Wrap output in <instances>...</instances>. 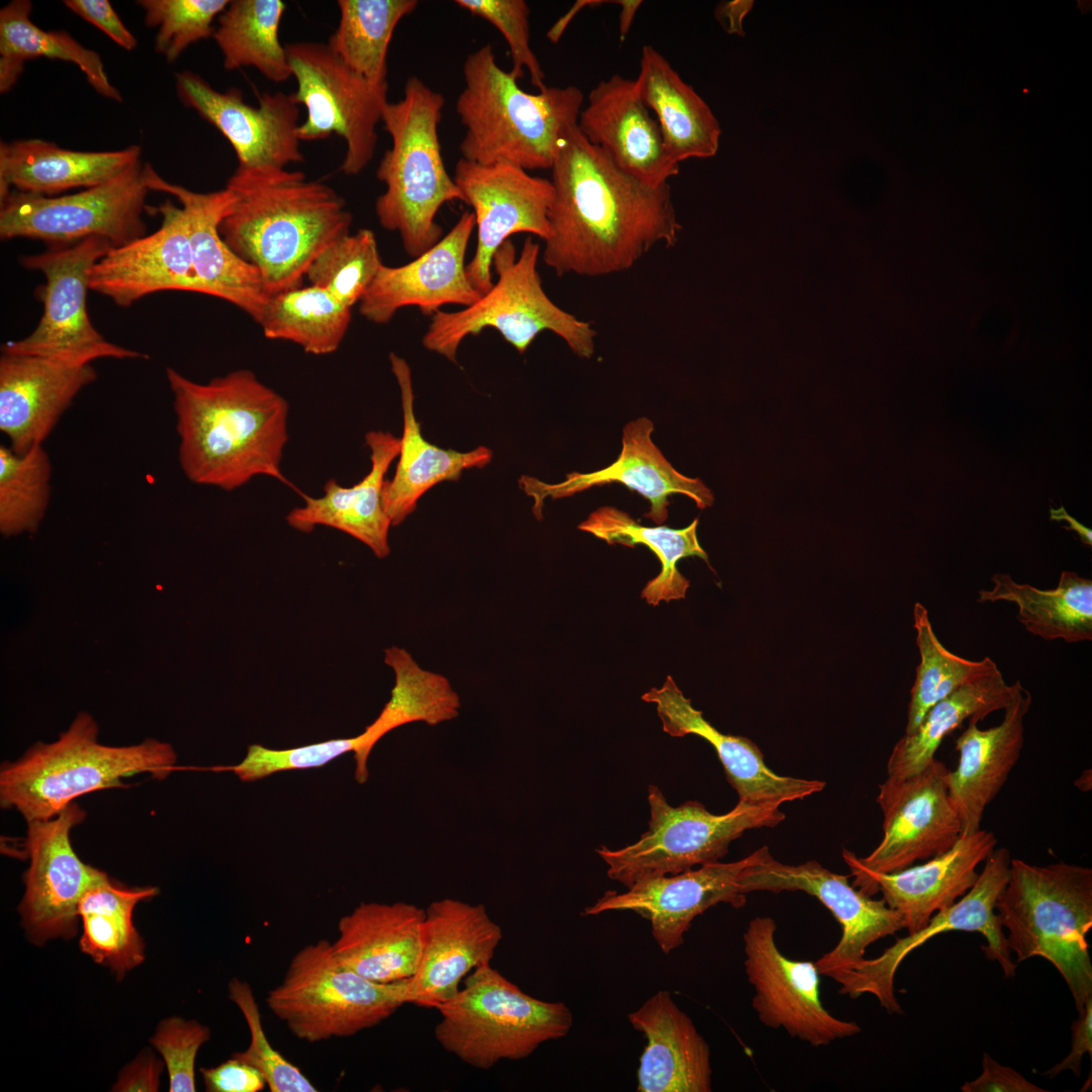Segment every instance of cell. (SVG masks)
Returning <instances> with one entry per match:
<instances>
[{
	"instance_id": "cell-1",
	"label": "cell",
	"mask_w": 1092,
	"mask_h": 1092,
	"mask_svg": "<svg viewBox=\"0 0 1092 1092\" xmlns=\"http://www.w3.org/2000/svg\"><path fill=\"white\" fill-rule=\"evenodd\" d=\"M550 170L554 195L543 260L558 276L624 272L653 248L677 242L681 226L669 184L651 186L627 173L577 124Z\"/></svg>"
},
{
	"instance_id": "cell-2",
	"label": "cell",
	"mask_w": 1092,
	"mask_h": 1092,
	"mask_svg": "<svg viewBox=\"0 0 1092 1092\" xmlns=\"http://www.w3.org/2000/svg\"><path fill=\"white\" fill-rule=\"evenodd\" d=\"M173 395L178 459L187 479L225 491L269 476L304 493L282 472L289 404L249 369L207 383L166 368Z\"/></svg>"
},
{
	"instance_id": "cell-3",
	"label": "cell",
	"mask_w": 1092,
	"mask_h": 1092,
	"mask_svg": "<svg viewBox=\"0 0 1092 1092\" xmlns=\"http://www.w3.org/2000/svg\"><path fill=\"white\" fill-rule=\"evenodd\" d=\"M225 187L234 201L220 235L259 272L270 297L302 286L314 259L350 234L353 216L344 198L301 171L237 167Z\"/></svg>"
},
{
	"instance_id": "cell-4",
	"label": "cell",
	"mask_w": 1092,
	"mask_h": 1092,
	"mask_svg": "<svg viewBox=\"0 0 1092 1092\" xmlns=\"http://www.w3.org/2000/svg\"><path fill=\"white\" fill-rule=\"evenodd\" d=\"M455 110L464 127L461 158L509 163L527 171L551 169L566 132L577 124L583 94L574 85L524 91L503 70L491 43L468 54Z\"/></svg>"
},
{
	"instance_id": "cell-5",
	"label": "cell",
	"mask_w": 1092,
	"mask_h": 1092,
	"mask_svg": "<svg viewBox=\"0 0 1092 1092\" xmlns=\"http://www.w3.org/2000/svg\"><path fill=\"white\" fill-rule=\"evenodd\" d=\"M444 96L419 77L404 83L402 97L388 101L381 122L391 146L376 169L385 186L375 201L380 225L397 233L404 251L416 258L443 238L436 216L462 194L448 173L441 151L439 124Z\"/></svg>"
},
{
	"instance_id": "cell-6",
	"label": "cell",
	"mask_w": 1092,
	"mask_h": 1092,
	"mask_svg": "<svg viewBox=\"0 0 1092 1092\" xmlns=\"http://www.w3.org/2000/svg\"><path fill=\"white\" fill-rule=\"evenodd\" d=\"M98 728L80 713L53 743H37L0 769V803L18 811L26 822L48 820L83 795L123 788L124 778L149 774L165 779L176 767L171 745L146 739L130 746L98 743Z\"/></svg>"
},
{
	"instance_id": "cell-7",
	"label": "cell",
	"mask_w": 1092,
	"mask_h": 1092,
	"mask_svg": "<svg viewBox=\"0 0 1092 1092\" xmlns=\"http://www.w3.org/2000/svg\"><path fill=\"white\" fill-rule=\"evenodd\" d=\"M995 910L1018 962L1049 961L1083 1011L1092 998V963L1086 939L1092 927V870L1059 861L1034 866L1011 859L1009 880Z\"/></svg>"
},
{
	"instance_id": "cell-8",
	"label": "cell",
	"mask_w": 1092,
	"mask_h": 1092,
	"mask_svg": "<svg viewBox=\"0 0 1092 1092\" xmlns=\"http://www.w3.org/2000/svg\"><path fill=\"white\" fill-rule=\"evenodd\" d=\"M540 246L528 237L517 256L515 245L506 241L492 259L497 276L488 292L457 311H438L423 336V346L455 363L462 342L491 328L524 354L536 337L545 331L560 337L573 353L590 358L596 331L554 303L545 292L537 264Z\"/></svg>"
},
{
	"instance_id": "cell-9",
	"label": "cell",
	"mask_w": 1092,
	"mask_h": 1092,
	"mask_svg": "<svg viewBox=\"0 0 1092 1092\" xmlns=\"http://www.w3.org/2000/svg\"><path fill=\"white\" fill-rule=\"evenodd\" d=\"M438 1043L466 1065L488 1070L500 1061H517L541 1044L560 1039L573 1025L563 1002L526 994L491 965L470 973L448 1001L438 1005Z\"/></svg>"
},
{
	"instance_id": "cell-10",
	"label": "cell",
	"mask_w": 1092,
	"mask_h": 1092,
	"mask_svg": "<svg viewBox=\"0 0 1092 1092\" xmlns=\"http://www.w3.org/2000/svg\"><path fill=\"white\" fill-rule=\"evenodd\" d=\"M408 985L410 979L383 984L359 976L337 961L332 942L320 939L292 957L266 1003L294 1036L318 1042L378 1025L408 1003Z\"/></svg>"
},
{
	"instance_id": "cell-11",
	"label": "cell",
	"mask_w": 1092,
	"mask_h": 1092,
	"mask_svg": "<svg viewBox=\"0 0 1092 1092\" xmlns=\"http://www.w3.org/2000/svg\"><path fill=\"white\" fill-rule=\"evenodd\" d=\"M648 830L619 849L596 851L608 866V877L626 888L651 878L676 875L724 857L732 841L745 831L775 827L785 814L778 806L739 802L727 813H711L698 801L668 804L657 786L648 787Z\"/></svg>"
},
{
	"instance_id": "cell-12",
	"label": "cell",
	"mask_w": 1092,
	"mask_h": 1092,
	"mask_svg": "<svg viewBox=\"0 0 1092 1092\" xmlns=\"http://www.w3.org/2000/svg\"><path fill=\"white\" fill-rule=\"evenodd\" d=\"M150 191L142 161L103 184L68 195L12 190L0 200V238L63 247L97 237L121 247L146 235L143 213Z\"/></svg>"
},
{
	"instance_id": "cell-13",
	"label": "cell",
	"mask_w": 1092,
	"mask_h": 1092,
	"mask_svg": "<svg viewBox=\"0 0 1092 1092\" xmlns=\"http://www.w3.org/2000/svg\"><path fill=\"white\" fill-rule=\"evenodd\" d=\"M111 248L106 240L93 237L43 253L21 256L22 266L39 271L46 279L38 294L43 311L28 336L3 344L1 353L90 364L102 358H148L144 353L108 342L88 314L91 270Z\"/></svg>"
},
{
	"instance_id": "cell-14",
	"label": "cell",
	"mask_w": 1092,
	"mask_h": 1092,
	"mask_svg": "<svg viewBox=\"0 0 1092 1092\" xmlns=\"http://www.w3.org/2000/svg\"><path fill=\"white\" fill-rule=\"evenodd\" d=\"M292 76L297 83L295 101L306 109L299 124V141L340 135L346 152L340 170L348 176L361 173L372 161L376 126L388 102V85L376 86L347 67L324 42L285 44Z\"/></svg>"
},
{
	"instance_id": "cell-15",
	"label": "cell",
	"mask_w": 1092,
	"mask_h": 1092,
	"mask_svg": "<svg viewBox=\"0 0 1092 1092\" xmlns=\"http://www.w3.org/2000/svg\"><path fill=\"white\" fill-rule=\"evenodd\" d=\"M948 771L934 758L916 775L888 778L879 786L883 837L864 857L843 848L842 857L852 877L901 871L953 846L962 836V825L948 794Z\"/></svg>"
},
{
	"instance_id": "cell-16",
	"label": "cell",
	"mask_w": 1092,
	"mask_h": 1092,
	"mask_svg": "<svg viewBox=\"0 0 1092 1092\" xmlns=\"http://www.w3.org/2000/svg\"><path fill=\"white\" fill-rule=\"evenodd\" d=\"M1010 851L994 849L985 859L981 874L972 888L951 906L936 912L920 930L898 938L875 959H862L850 970L835 977L839 993L855 999L863 994L875 996L889 1013H902L895 996L894 979L903 960L930 938L952 930L980 932L987 941L983 945L988 960L996 961L1006 977H1013L1016 964L1012 962L998 916L996 902L1010 875Z\"/></svg>"
},
{
	"instance_id": "cell-17",
	"label": "cell",
	"mask_w": 1092,
	"mask_h": 1092,
	"mask_svg": "<svg viewBox=\"0 0 1092 1092\" xmlns=\"http://www.w3.org/2000/svg\"><path fill=\"white\" fill-rule=\"evenodd\" d=\"M741 892L781 893L802 891L817 898L841 927V937L833 949L815 963L820 975L834 979L864 959L867 948L877 940L905 928L902 915L881 899L876 900L816 860L787 864L777 860L767 846L740 878Z\"/></svg>"
},
{
	"instance_id": "cell-18",
	"label": "cell",
	"mask_w": 1092,
	"mask_h": 1092,
	"mask_svg": "<svg viewBox=\"0 0 1092 1092\" xmlns=\"http://www.w3.org/2000/svg\"><path fill=\"white\" fill-rule=\"evenodd\" d=\"M85 817L73 802L51 819L27 822L24 846L29 864L18 911L26 936L36 945L74 937L81 899L110 879L82 861L72 846L71 831Z\"/></svg>"
},
{
	"instance_id": "cell-19",
	"label": "cell",
	"mask_w": 1092,
	"mask_h": 1092,
	"mask_svg": "<svg viewBox=\"0 0 1092 1092\" xmlns=\"http://www.w3.org/2000/svg\"><path fill=\"white\" fill-rule=\"evenodd\" d=\"M776 930L771 917L757 916L743 933L744 968L754 989L752 1007L759 1020L812 1046L859 1033L856 1022L839 1019L825 1009L815 963L786 957L777 946Z\"/></svg>"
},
{
	"instance_id": "cell-20",
	"label": "cell",
	"mask_w": 1092,
	"mask_h": 1092,
	"mask_svg": "<svg viewBox=\"0 0 1092 1092\" xmlns=\"http://www.w3.org/2000/svg\"><path fill=\"white\" fill-rule=\"evenodd\" d=\"M453 179L474 215L477 245L466 264V274L472 287L483 295L494 283L493 256L512 235L527 233L548 239L553 186L551 180L513 164H479L462 158L455 165Z\"/></svg>"
},
{
	"instance_id": "cell-21",
	"label": "cell",
	"mask_w": 1092,
	"mask_h": 1092,
	"mask_svg": "<svg viewBox=\"0 0 1092 1092\" xmlns=\"http://www.w3.org/2000/svg\"><path fill=\"white\" fill-rule=\"evenodd\" d=\"M180 101L215 126L232 145L241 168L279 167L304 160L297 135L299 104L293 94L263 92L259 106L245 102L233 87L218 91L201 76H175Z\"/></svg>"
},
{
	"instance_id": "cell-22",
	"label": "cell",
	"mask_w": 1092,
	"mask_h": 1092,
	"mask_svg": "<svg viewBox=\"0 0 1092 1092\" xmlns=\"http://www.w3.org/2000/svg\"><path fill=\"white\" fill-rule=\"evenodd\" d=\"M756 856L757 849L736 861H714L676 875L641 880L626 892H606L582 914L633 911L650 922L654 940L667 954L684 943L693 920L709 908L720 903L734 908L745 905L740 878Z\"/></svg>"
},
{
	"instance_id": "cell-23",
	"label": "cell",
	"mask_w": 1092,
	"mask_h": 1092,
	"mask_svg": "<svg viewBox=\"0 0 1092 1092\" xmlns=\"http://www.w3.org/2000/svg\"><path fill=\"white\" fill-rule=\"evenodd\" d=\"M503 939L502 927L484 905L444 898L425 909L420 959L410 978L408 1003L436 1008L451 999L460 983L490 965Z\"/></svg>"
},
{
	"instance_id": "cell-24",
	"label": "cell",
	"mask_w": 1092,
	"mask_h": 1092,
	"mask_svg": "<svg viewBox=\"0 0 1092 1092\" xmlns=\"http://www.w3.org/2000/svg\"><path fill=\"white\" fill-rule=\"evenodd\" d=\"M474 229L472 211H465L435 246L413 261L395 267L382 264L358 303L360 314L383 325L407 306L433 315L447 304L474 303L481 295L470 284L465 264Z\"/></svg>"
},
{
	"instance_id": "cell-25",
	"label": "cell",
	"mask_w": 1092,
	"mask_h": 1092,
	"mask_svg": "<svg viewBox=\"0 0 1092 1092\" xmlns=\"http://www.w3.org/2000/svg\"><path fill=\"white\" fill-rule=\"evenodd\" d=\"M653 423L647 418L629 422L623 429L622 449L619 457L609 466L588 472H572L559 483H546L528 475L520 478L524 492L534 500L533 512L542 518L547 497L571 496L594 486L619 482L642 494L650 502V510L644 515L656 524L667 519L668 496L684 494L692 498L699 509H707L714 503V495L700 478L679 473L653 443Z\"/></svg>"
},
{
	"instance_id": "cell-26",
	"label": "cell",
	"mask_w": 1092,
	"mask_h": 1092,
	"mask_svg": "<svg viewBox=\"0 0 1092 1092\" xmlns=\"http://www.w3.org/2000/svg\"><path fill=\"white\" fill-rule=\"evenodd\" d=\"M90 363L1 353L0 431L22 454L43 445L77 395L94 382Z\"/></svg>"
},
{
	"instance_id": "cell-27",
	"label": "cell",
	"mask_w": 1092,
	"mask_h": 1092,
	"mask_svg": "<svg viewBox=\"0 0 1092 1092\" xmlns=\"http://www.w3.org/2000/svg\"><path fill=\"white\" fill-rule=\"evenodd\" d=\"M154 210L162 215L156 232L111 248L91 270L90 290L118 306L160 291L198 292L186 211L171 201Z\"/></svg>"
},
{
	"instance_id": "cell-28",
	"label": "cell",
	"mask_w": 1092,
	"mask_h": 1092,
	"mask_svg": "<svg viewBox=\"0 0 1092 1092\" xmlns=\"http://www.w3.org/2000/svg\"><path fill=\"white\" fill-rule=\"evenodd\" d=\"M145 176L151 191L178 199L187 213L192 262L198 293L223 299L259 324L270 296L259 272L224 242L219 223L234 201L226 187L199 193L163 179L149 164Z\"/></svg>"
},
{
	"instance_id": "cell-29",
	"label": "cell",
	"mask_w": 1092,
	"mask_h": 1092,
	"mask_svg": "<svg viewBox=\"0 0 1092 1092\" xmlns=\"http://www.w3.org/2000/svg\"><path fill=\"white\" fill-rule=\"evenodd\" d=\"M577 127L588 143L648 185L666 184L679 172V165L666 156L658 123L635 80L615 74L599 82L588 93Z\"/></svg>"
},
{
	"instance_id": "cell-30",
	"label": "cell",
	"mask_w": 1092,
	"mask_h": 1092,
	"mask_svg": "<svg viewBox=\"0 0 1092 1092\" xmlns=\"http://www.w3.org/2000/svg\"><path fill=\"white\" fill-rule=\"evenodd\" d=\"M641 699L654 704L662 729L672 737L694 734L715 749L738 801L750 805L778 806L812 796L825 782L781 776L769 768L755 743L746 737L724 734L708 722L670 675L660 688Z\"/></svg>"
},
{
	"instance_id": "cell-31",
	"label": "cell",
	"mask_w": 1092,
	"mask_h": 1092,
	"mask_svg": "<svg viewBox=\"0 0 1092 1092\" xmlns=\"http://www.w3.org/2000/svg\"><path fill=\"white\" fill-rule=\"evenodd\" d=\"M996 844L994 833L981 828L961 836L950 849L922 864L894 873L856 875L852 885L871 897L881 892L887 905L902 915L908 934H912L972 888L979 876L977 867Z\"/></svg>"
},
{
	"instance_id": "cell-32",
	"label": "cell",
	"mask_w": 1092,
	"mask_h": 1092,
	"mask_svg": "<svg viewBox=\"0 0 1092 1092\" xmlns=\"http://www.w3.org/2000/svg\"><path fill=\"white\" fill-rule=\"evenodd\" d=\"M1031 694L1021 685L1004 709L1002 722L980 729L976 719L956 740L958 765L948 771V794L959 815L962 836L981 829L986 807L1000 792L1017 763L1024 743V719Z\"/></svg>"
},
{
	"instance_id": "cell-33",
	"label": "cell",
	"mask_w": 1092,
	"mask_h": 1092,
	"mask_svg": "<svg viewBox=\"0 0 1092 1092\" xmlns=\"http://www.w3.org/2000/svg\"><path fill=\"white\" fill-rule=\"evenodd\" d=\"M365 443L370 449L371 469L361 481L346 487L335 478L329 479L322 496L304 493V505L291 510L286 521L302 533H310L316 526L337 529L382 559L390 553L388 533L392 527L383 506L385 475L398 457L400 438L390 432L370 431Z\"/></svg>"
},
{
	"instance_id": "cell-34",
	"label": "cell",
	"mask_w": 1092,
	"mask_h": 1092,
	"mask_svg": "<svg viewBox=\"0 0 1092 1092\" xmlns=\"http://www.w3.org/2000/svg\"><path fill=\"white\" fill-rule=\"evenodd\" d=\"M646 1045L637 1071L639 1092H710V1048L668 991H658L628 1014Z\"/></svg>"
},
{
	"instance_id": "cell-35",
	"label": "cell",
	"mask_w": 1092,
	"mask_h": 1092,
	"mask_svg": "<svg viewBox=\"0 0 1092 1092\" xmlns=\"http://www.w3.org/2000/svg\"><path fill=\"white\" fill-rule=\"evenodd\" d=\"M425 909L406 902L360 903L338 922L333 953L344 967L376 983L412 978L418 967Z\"/></svg>"
},
{
	"instance_id": "cell-36",
	"label": "cell",
	"mask_w": 1092,
	"mask_h": 1092,
	"mask_svg": "<svg viewBox=\"0 0 1092 1092\" xmlns=\"http://www.w3.org/2000/svg\"><path fill=\"white\" fill-rule=\"evenodd\" d=\"M389 362L399 387L403 419L395 473L391 480H386L383 489L384 510L394 527L414 513L418 500L430 488L442 481L458 480L464 470L485 467L492 459V451L478 446L460 452L427 441L415 414L411 368L393 352L389 354Z\"/></svg>"
},
{
	"instance_id": "cell-37",
	"label": "cell",
	"mask_w": 1092,
	"mask_h": 1092,
	"mask_svg": "<svg viewBox=\"0 0 1092 1092\" xmlns=\"http://www.w3.org/2000/svg\"><path fill=\"white\" fill-rule=\"evenodd\" d=\"M141 155L138 146L84 152L63 149L42 140L1 142L0 200L12 190L53 196L75 188L94 187L141 161Z\"/></svg>"
},
{
	"instance_id": "cell-38",
	"label": "cell",
	"mask_w": 1092,
	"mask_h": 1092,
	"mask_svg": "<svg viewBox=\"0 0 1092 1092\" xmlns=\"http://www.w3.org/2000/svg\"><path fill=\"white\" fill-rule=\"evenodd\" d=\"M636 88L653 111L668 159L679 165L691 158H711L719 149L721 126L705 100L686 83L666 58L643 46Z\"/></svg>"
},
{
	"instance_id": "cell-39",
	"label": "cell",
	"mask_w": 1092,
	"mask_h": 1092,
	"mask_svg": "<svg viewBox=\"0 0 1092 1092\" xmlns=\"http://www.w3.org/2000/svg\"><path fill=\"white\" fill-rule=\"evenodd\" d=\"M384 662L393 671L394 685L378 717L359 734V746L354 752L355 779L359 784L367 781L369 755L385 734L408 723L436 726L451 721L459 715L461 707L460 697L449 679L423 668L406 649L386 648Z\"/></svg>"
},
{
	"instance_id": "cell-40",
	"label": "cell",
	"mask_w": 1092,
	"mask_h": 1092,
	"mask_svg": "<svg viewBox=\"0 0 1092 1092\" xmlns=\"http://www.w3.org/2000/svg\"><path fill=\"white\" fill-rule=\"evenodd\" d=\"M991 589L978 592V603L1009 602L1017 607V620L1030 634L1043 640L1076 643L1092 640V581L1063 571L1055 588L1039 589L995 573Z\"/></svg>"
},
{
	"instance_id": "cell-41",
	"label": "cell",
	"mask_w": 1092,
	"mask_h": 1092,
	"mask_svg": "<svg viewBox=\"0 0 1092 1092\" xmlns=\"http://www.w3.org/2000/svg\"><path fill=\"white\" fill-rule=\"evenodd\" d=\"M1021 686L1019 680L1008 685L1000 669L960 687L934 704L920 725L911 734H904L891 752L887 763L888 778L905 779L926 767L945 736L967 719L983 720L991 713L1004 710Z\"/></svg>"
},
{
	"instance_id": "cell-42",
	"label": "cell",
	"mask_w": 1092,
	"mask_h": 1092,
	"mask_svg": "<svg viewBox=\"0 0 1092 1092\" xmlns=\"http://www.w3.org/2000/svg\"><path fill=\"white\" fill-rule=\"evenodd\" d=\"M159 893L156 887H127L111 879L81 899L80 949L121 979L145 960V942L133 924V910Z\"/></svg>"
},
{
	"instance_id": "cell-43",
	"label": "cell",
	"mask_w": 1092,
	"mask_h": 1092,
	"mask_svg": "<svg viewBox=\"0 0 1092 1092\" xmlns=\"http://www.w3.org/2000/svg\"><path fill=\"white\" fill-rule=\"evenodd\" d=\"M31 3L14 0L0 10V92H8L20 77L26 61L48 58L73 63L94 90L121 101L105 73L99 54L83 47L64 30L46 31L30 19Z\"/></svg>"
},
{
	"instance_id": "cell-44",
	"label": "cell",
	"mask_w": 1092,
	"mask_h": 1092,
	"mask_svg": "<svg viewBox=\"0 0 1092 1092\" xmlns=\"http://www.w3.org/2000/svg\"><path fill=\"white\" fill-rule=\"evenodd\" d=\"M698 524L699 519H695L684 529L646 527L624 511L615 507H601L590 513L577 528L608 544L628 547L643 544L648 547L659 559L661 570L647 581L641 598L649 605L657 606L660 602L686 598L690 581L677 569L679 560L696 556L708 561V555L698 540Z\"/></svg>"
},
{
	"instance_id": "cell-45",
	"label": "cell",
	"mask_w": 1092,
	"mask_h": 1092,
	"mask_svg": "<svg viewBox=\"0 0 1092 1092\" xmlns=\"http://www.w3.org/2000/svg\"><path fill=\"white\" fill-rule=\"evenodd\" d=\"M286 4L281 0H233L218 16L213 38L228 71L256 68L281 83L292 77L279 27Z\"/></svg>"
},
{
	"instance_id": "cell-46",
	"label": "cell",
	"mask_w": 1092,
	"mask_h": 1092,
	"mask_svg": "<svg viewBox=\"0 0 1092 1092\" xmlns=\"http://www.w3.org/2000/svg\"><path fill=\"white\" fill-rule=\"evenodd\" d=\"M338 27L330 50L373 85H388L387 55L393 32L418 7L417 0H339Z\"/></svg>"
},
{
	"instance_id": "cell-47",
	"label": "cell",
	"mask_w": 1092,
	"mask_h": 1092,
	"mask_svg": "<svg viewBox=\"0 0 1092 1092\" xmlns=\"http://www.w3.org/2000/svg\"><path fill=\"white\" fill-rule=\"evenodd\" d=\"M351 308L329 291L300 286L271 296L259 322L270 340L292 342L308 354L336 352L348 331Z\"/></svg>"
},
{
	"instance_id": "cell-48",
	"label": "cell",
	"mask_w": 1092,
	"mask_h": 1092,
	"mask_svg": "<svg viewBox=\"0 0 1092 1092\" xmlns=\"http://www.w3.org/2000/svg\"><path fill=\"white\" fill-rule=\"evenodd\" d=\"M913 619L920 662L910 692L905 734L913 733L938 701L965 684L998 669L989 656L970 660L946 649L933 630L928 610L921 603H915Z\"/></svg>"
},
{
	"instance_id": "cell-49",
	"label": "cell",
	"mask_w": 1092,
	"mask_h": 1092,
	"mask_svg": "<svg viewBox=\"0 0 1092 1092\" xmlns=\"http://www.w3.org/2000/svg\"><path fill=\"white\" fill-rule=\"evenodd\" d=\"M53 466L43 445L19 454L0 445V531L34 533L51 502Z\"/></svg>"
},
{
	"instance_id": "cell-50",
	"label": "cell",
	"mask_w": 1092,
	"mask_h": 1092,
	"mask_svg": "<svg viewBox=\"0 0 1092 1092\" xmlns=\"http://www.w3.org/2000/svg\"><path fill=\"white\" fill-rule=\"evenodd\" d=\"M374 233L361 229L327 247L310 264L305 277L352 308L358 304L382 265Z\"/></svg>"
},
{
	"instance_id": "cell-51",
	"label": "cell",
	"mask_w": 1092,
	"mask_h": 1092,
	"mask_svg": "<svg viewBox=\"0 0 1092 1092\" xmlns=\"http://www.w3.org/2000/svg\"><path fill=\"white\" fill-rule=\"evenodd\" d=\"M145 22L157 27L155 49L174 62L190 44L213 35L212 21L229 0H141Z\"/></svg>"
},
{
	"instance_id": "cell-52",
	"label": "cell",
	"mask_w": 1092,
	"mask_h": 1092,
	"mask_svg": "<svg viewBox=\"0 0 1092 1092\" xmlns=\"http://www.w3.org/2000/svg\"><path fill=\"white\" fill-rule=\"evenodd\" d=\"M229 998L242 1012L251 1037L246 1050L234 1053L232 1056L260 1071L271 1092L317 1091L296 1066L270 1044L250 984L233 978L229 983Z\"/></svg>"
},
{
	"instance_id": "cell-53",
	"label": "cell",
	"mask_w": 1092,
	"mask_h": 1092,
	"mask_svg": "<svg viewBox=\"0 0 1092 1092\" xmlns=\"http://www.w3.org/2000/svg\"><path fill=\"white\" fill-rule=\"evenodd\" d=\"M455 3L472 15L493 25L506 39L513 67L511 72L519 79L524 69L530 74L532 85L539 91L547 88L545 74L530 46V8L524 0H456Z\"/></svg>"
},
{
	"instance_id": "cell-54",
	"label": "cell",
	"mask_w": 1092,
	"mask_h": 1092,
	"mask_svg": "<svg viewBox=\"0 0 1092 1092\" xmlns=\"http://www.w3.org/2000/svg\"><path fill=\"white\" fill-rule=\"evenodd\" d=\"M359 741L357 735L280 750L252 744L240 763L218 768L234 771L243 782H253L278 771L323 766L346 752H355Z\"/></svg>"
},
{
	"instance_id": "cell-55",
	"label": "cell",
	"mask_w": 1092,
	"mask_h": 1092,
	"mask_svg": "<svg viewBox=\"0 0 1092 1092\" xmlns=\"http://www.w3.org/2000/svg\"><path fill=\"white\" fill-rule=\"evenodd\" d=\"M209 1037L208 1026L193 1019L170 1016L160 1021L150 1042L163 1058L170 1092L195 1091L196 1056Z\"/></svg>"
},
{
	"instance_id": "cell-56",
	"label": "cell",
	"mask_w": 1092,
	"mask_h": 1092,
	"mask_svg": "<svg viewBox=\"0 0 1092 1092\" xmlns=\"http://www.w3.org/2000/svg\"><path fill=\"white\" fill-rule=\"evenodd\" d=\"M205 1090L208 1092H259L266 1086L262 1073L231 1056L213 1068H201Z\"/></svg>"
},
{
	"instance_id": "cell-57",
	"label": "cell",
	"mask_w": 1092,
	"mask_h": 1092,
	"mask_svg": "<svg viewBox=\"0 0 1092 1092\" xmlns=\"http://www.w3.org/2000/svg\"><path fill=\"white\" fill-rule=\"evenodd\" d=\"M963 1092H1046L1014 1069L999 1064L989 1054H983L982 1073L966 1082Z\"/></svg>"
},
{
	"instance_id": "cell-58",
	"label": "cell",
	"mask_w": 1092,
	"mask_h": 1092,
	"mask_svg": "<svg viewBox=\"0 0 1092 1092\" xmlns=\"http://www.w3.org/2000/svg\"><path fill=\"white\" fill-rule=\"evenodd\" d=\"M64 4L74 13L98 27L126 51L136 47V39L125 27L107 0H66Z\"/></svg>"
},
{
	"instance_id": "cell-59",
	"label": "cell",
	"mask_w": 1092,
	"mask_h": 1092,
	"mask_svg": "<svg viewBox=\"0 0 1092 1092\" xmlns=\"http://www.w3.org/2000/svg\"><path fill=\"white\" fill-rule=\"evenodd\" d=\"M164 1062L144 1050L131 1063L120 1070L111 1091L117 1092H156L160 1086V1076Z\"/></svg>"
},
{
	"instance_id": "cell-60",
	"label": "cell",
	"mask_w": 1092,
	"mask_h": 1092,
	"mask_svg": "<svg viewBox=\"0 0 1092 1092\" xmlns=\"http://www.w3.org/2000/svg\"><path fill=\"white\" fill-rule=\"evenodd\" d=\"M1071 1031L1070 1053L1043 1073L1050 1079L1068 1070L1080 1076L1084 1055L1089 1054L1090 1058L1092 1057V998L1086 1002L1083 1011L1079 1012L1078 1018L1073 1021Z\"/></svg>"
},
{
	"instance_id": "cell-61",
	"label": "cell",
	"mask_w": 1092,
	"mask_h": 1092,
	"mask_svg": "<svg viewBox=\"0 0 1092 1092\" xmlns=\"http://www.w3.org/2000/svg\"><path fill=\"white\" fill-rule=\"evenodd\" d=\"M753 5L752 1L735 0L720 4L715 12L719 22L728 33L744 35L742 29L743 17Z\"/></svg>"
},
{
	"instance_id": "cell-62",
	"label": "cell",
	"mask_w": 1092,
	"mask_h": 1092,
	"mask_svg": "<svg viewBox=\"0 0 1092 1092\" xmlns=\"http://www.w3.org/2000/svg\"><path fill=\"white\" fill-rule=\"evenodd\" d=\"M609 2H610V1H601V0H578V1H576V2H575V4H574V5H573V6H572V7L570 8V9H569V11H568V12H566V14H565V15H563V16H562V17H561V18H560V19H559V20H558V21H557V22H556V23H555V24H554V25L552 26V28H551V29H550V30L548 31V33H547V37H548V38H549V39H550L551 41H553V42H557V41L559 40V38L561 37V35H562V33H563V31H564L565 27H566V26L568 25V23H569V22L571 21V19H572V18H573V17H574V16H575V15H576V14H577V13H578V12H579V11H580L581 9H583L584 7H587V6H589V7H590V6H599V5L603 4V3H609Z\"/></svg>"
},
{
	"instance_id": "cell-63",
	"label": "cell",
	"mask_w": 1092,
	"mask_h": 1092,
	"mask_svg": "<svg viewBox=\"0 0 1092 1092\" xmlns=\"http://www.w3.org/2000/svg\"><path fill=\"white\" fill-rule=\"evenodd\" d=\"M1050 513H1051V517H1050L1051 520L1068 522L1069 526L1065 527L1066 530H1071V531L1076 532L1079 535V537L1081 539V542L1084 543L1085 545H1087V546L1092 545V531H1091V529H1089L1088 527H1086L1083 524H1081L1080 522H1078L1075 518L1071 517L1066 512L1064 507H1060L1059 509H1051Z\"/></svg>"
},
{
	"instance_id": "cell-64",
	"label": "cell",
	"mask_w": 1092,
	"mask_h": 1092,
	"mask_svg": "<svg viewBox=\"0 0 1092 1092\" xmlns=\"http://www.w3.org/2000/svg\"><path fill=\"white\" fill-rule=\"evenodd\" d=\"M614 3L618 4L621 7V12H620V15H619V31H620L621 39H624L625 36L627 35V33L629 32L630 28H631V25H632V22L634 20L635 14H636L638 8L641 6L642 1L641 0H616V1H614Z\"/></svg>"
}]
</instances>
